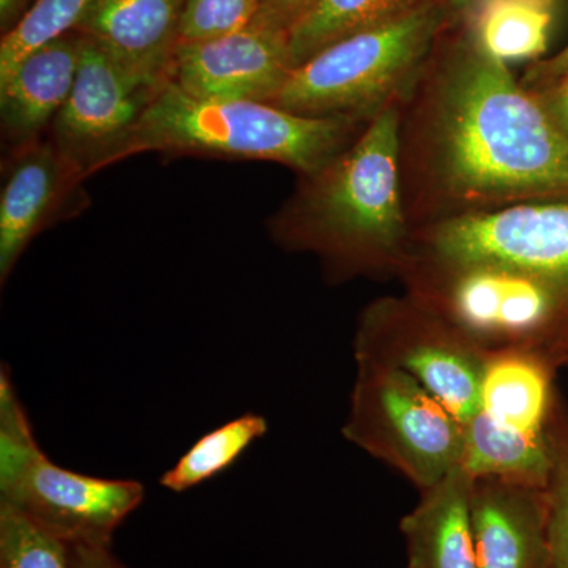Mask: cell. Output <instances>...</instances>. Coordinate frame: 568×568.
<instances>
[{
	"label": "cell",
	"instance_id": "30bf717a",
	"mask_svg": "<svg viewBox=\"0 0 568 568\" xmlns=\"http://www.w3.org/2000/svg\"><path fill=\"white\" fill-rule=\"evenodd\" d=\"M409 254L510 265L568 290V200L511 205L425 224L413 231Z\"/></svg>",
	"mask_w": 568,
	"mask_h": 568
},
{
	"label": "cell",
	"instance_id": "8992f818",
	"mask_svg": "<svg viewBox=\"0 0 568 568\" xmlns=\"http://www.w3.org/2000/svg\"><path fill=\"white\" fill-rule=\"evenodd\" d=\"M142 499L140 481L85 476L51 462L10 372L0 373V504L67 547H111Z\"/></svg>",
	"mask_w": 568,
	"mask_h": 568
},
{
	"label": "cell",
	"instance_id": "83f0119b",
	"mask_svg": "<svg viewBox=\"0 0 568 568\" xmlns=\"http://www.w3.org/2000/svg\"><path fill=\"white\" fill-rule=\"evenodd\" d=\"M568 74V44L558 54L549 59H541V61L529 63L528 69L525 71V78L521 84L529 91L545 88V85L552 84V82L562 80Z\"/></svg>",
	"mask_w": 568,
	"mask_h": 568
},
{
	"label": "cell",
	"instance_id": "9c48e42d",
	"mask_svg": "<svg viewBox=\"0 0 568 568\" xmlns=\"http://www.w3.org/2000/svg\"><path fill=\"white\" fill-rule=\"evenodd\" d=\"M168 81L84 37L77 81L52 122L51 141L82 179L119 162L134 126Z\"/></svg>",
	"mask_w": 568,
	"mask_h": 568
},
{
	"label": "cell",
	"instance_id": "4316f807",
	"mask_svg": "<svg viewBox=\"0 0 568 568\" xmlns=\"http://www.w3.org/2000/svg\"><path fill=\"white\" fill-rule=\"evenodd\" d=\"M536 93L538 102L544 106L545 112L568 142V74L562 80L545 85V88L530 91Z\"/></svg>",
	"mask_w": 568,
	"mask_h": 568
},
{
	"label": "cell",
	"instance_id": "2e32d148",
	"mask_svg": "<svg viewBox=\"0 0 568 568\" xmlns=\"http://www.w3.org/2000/svg\"><path fill=\"white\" fill-rule=\"evenodd\" d=\"M470 489L473 478L458 466L420 493L417 506L399 523L407 568H477Z\"/></svg>",
	"mask_w": 568,
	"mask_h": 568
},
{
	"label": "cell",
	"instance_id": "9a60e30c",
	"mask_svg": "<svg viewBox=\"0 0 568 568\" xmlns=\"http://www.w3.org/2000/svg\"><path fill=\"white\" fill-rule=\"evenodd\" d=\"M185 0H93L77 31L149 73L170 77Z\"/></svg>",
	"mask_w": 568,
	"mask_h": 568
},
{
	"label": "cell",
	"instance_id": "52a82bcc",
	"mask_svg": "<svg viewBox=\"0 0 568 568\" xmlns=\"http://www.w3.org/2000/svg\"><path fill=\"white\" fill-rule=\"evenodd\" d=\"M355 364L343 436L418 491L435 487L462 465V422L416 377L386 365Z\"/></svg>",
	"mask_w": 568,
	"mask_h": 568
},
{
	"label": "cell",
	"instance_id": "4fadbf2b",
	"mask_svg": "<svg viewBox=\"0 0 568 568\" xmlns=\"http://www.w3.org/2000/svg\"><path fill=\"white\" fill-rule=\"evenodd\" d=\"M0 196V278L6 282L32 239L82 181L52 141L18 148Z\"/></svg>",
	"mask_w": 568,
	"mask_h": 568
},
{
	"label": "cell",
	"instance_id": "f546056e",
	"mask_svg": "<svg viewBox=\"0 0 568 568\" xmlns=\"http://www.w3.org/2000/svg\"><path fill=\"white\" fill-rule=\"evenodd\" d=\"M26 6H28V0H0V24H2V29L10 31L21 20L22 14L28 11Z\"/></svg>",
	"mask_w": 568,
	"mask_h": 568
},
{
	"label": "cell",
	"instance_id": "8fae6325",
	"mask_svg": "<svg viewBox=\"0 0 568 568\" xmlns=\"http://www.w3.org/2000/svg\"><path fill=\"white\" fill-rule=\"evenodd\" d=\"M294 69L287 33L253 21L215 39L179 43L170 80L194 99L271 103Z\"/></svg>",
	"mask_w": 568,
	"mask_h": 568
},
{
	"label": "cell",
	"instance_id": "ba28073f",
	"mask_svg": "<svg viewBox=\"0 0 568 568\" xmlns=\"http://www.w3.org/2000/svg\"><path fill=\"white\" fill-rule=\"evenodd\" d=\"M354 357L416 377L463 425L480 409L488 355L405 293L383 295L362 310Z\"/></svg>",
	"mask_w": 568,
	"mask_h": 568
},
{
	"label": "cell",
	"instance_id": "6da1fadb",
	"mask_svg": "<svg viewBox=\"0 0 568 568\" xmlns=\"http://www.w3.org/2000/svg\"><path fill=\"white\" fill-rule=\"evenodd\" d=\"M398 141L414 230L568 200V142L510 65L462 28L440 33L399 112Z\"/></svg>",
	"mask_w": 568,
	"mask_h": 568
},
{
	"label": "cell",
	"instance_id": "277c9868",
	"mask_svg": "<svg viewBox=\"0 0 568 568\" xmlns=\"http://www.w3.org/2000/svg\"><path fill=\"white\" fill-rule=\"evenodd\" d=\"M368 123L316 119L248 100H201L164 82L134 126L122 160L140 152L264 160L298 175L316 173Z\"/></svg>",
	"mask_w": 568,
	"mask_h": 568
},
{
	"label": "cell",
	"instance_id": "ac0fdd59",
	"mask_svg": "<svg viewBox=\"0 0 568 568\" xmlns=\"http://www.w3.org/2000/svg\"><path fill=\"white\" fill-rule=\"evenodd\" d=\"M462 469L476 480L497 477L547 488L551 452L545 433H523L497 424L478 409L463 425Z\"/></svg>",
	"mask_w": 568,
	"mask_h": 568
},
{
	"label": "cell",
	"instance_id": "cb8c5ba5",
	"mask_svg": "<svg viewBox=\"0 0 568 568\" xmlns=\"http://www.w3.org/2000/svg\"><path fill=\"white\" fill-rule=\"evenodd\" d=\"M0 568H71L69 547L0 504Z\"/></svg>",
	"mask_w": 568,
	"mask_h": 568
},
{
	"label": "cell",
	"instance_id": "4dcf8cb0",
	"mask_svg": "<svg viewBox=\"0 0 568 568\" xmlns=\"http://www.w3.org/2000/svg\"><path fill=\"white\" fill-rule=\"evenodd\" d=\"M444 13H446L447 29L457 28L463 14L469 9L474 0H439Z\"/></svg>",
	"mask_w": 568,
	"mask_h": 568
},
{
	"label": "cell",
	"instance_id": "603a6c76",
	"mask_svg": "<svg viewBox=\"0 0 568 568\" xmlns=\"http://www.w3.org/2000/svg\"><path fill=\"white\" fill-rule=\"evenodd\" d=\"M551 469L547 488L548 568H568V407L559 398L548 424Z\"/></svg>",
	"mask_w": 568,
	"mask_h": 568
},
{
	"label": "cell",
	"instance_id": "7a4b0ae2",
	"mask_svg": "<svg viewBox=\"0 0 568 568\" xmlns=\"http://www.w3.org/2000/svg\"><path fill=\"white\" fill-rule=\"evenodd\" d=\"M402 106L381 112L331 163L301 175L272 219L275 241L315 254L334 283L396 278L406 263L414 227L399 173Z\"/></svg>",
	"mask_w": 568,
	"mask_h": 568
},
{
	"label": "cell",
	"instance_id": "d4e9b609",
	"mask_svg": "<svg viewBox=\"0 0 568 568\" xmlns=\"http://www.w3.org/2000/svg\"><path fill=\"white\" fill-rule=\"evenodd\" d=\"M257 0H185L181 41H201L241 31L252 24Z\"/></svg>",
	"mask_w": 568,
	"mask_h": 568
},
{
	"label": "cell",
	"instance_id": "484cf974",
	"mask_svg": "<svg viewBox=\"0 0 568 568\" xmlns=\"http://www.w3.org/2000/svg\"><path fill=\"white\" fill-rule=\"evenodd\" d=\"M315 2L316 0H257L254 22L287 33Z\"/></svg>",
	"mask_w": 568,
	"mask_h": 568
},
{
	"label": "cell",
	"instance_id": "5bb4252c",
	"mask_svg": "<svg viewBox=\"0 0 568 568\" xmlns=\"http://www.w3.org/2000/svg\"><path fill=\"white\" fill-rule=\"evenodd\" d=\"M84 37L71 32L22 58L0 78L3 136L18 148L39 140L69 100L80 70Z\"/></svg>",
	"mask_w": 568,
	"mask_h": 568
},
{
	"label": "cell",
	"instance_id": "7402d4cb",
	"mask_svg": "<svg viewBox=\"0 0 568 568\" xmlns=\"http://www.w3.org/2000/svg\"><path fill=\"white\" fill-rule=\"evenodd\" d=\"M93 0H33L0 43V78L37 48L77 31Z\"/></svg>",
	"mask_w": 568,
	"mask_h": 568
},
{
	"label": "cell",
	"instance_id": "ffe728a7",
	"mask_svg": "<svg viewBox=\"0 0 568 568\" xmlns=\"http://www.w3.org/2000/svg\"><path fill=\"white\" fill-rule=\"evenodd\" d=\"M437 0H316L287 32L294 67L354 33L390 24Z\"/></svg>",
	"mask_w": 568,
	"mask_h": 568
},
{
	"label": "cell",
	"instance_id": "7c38bea8",
	"mask_svg": "<svg viewBox=\"0 0 568 568\" xmlns=\"http://www.w3.org/2000/svg\"><path fill=\"white\" fill-rule=\"evenodd\" d=\"M470 528L477 568H548L545 488L476 478L470 489Z\"/></svg>",
	"mask_w": 568,
	"mask_h": 568
},
{
	"label": "cell",
	"instance_id": "e0dca14e",
	"mask_svg": "<svg viewBox=\"0 0 568 568\" xmlns=\"http://www.w3.org/2000/svg\"><path fill=\"white\" fill-rule=\"evenodd\" d=\"M558 369L519 351L489 354L480 384V410L497 424L523 433L547 432L560 395Z\"/></svg>",
	"mask_w": 568,
	"mask_h": 568
},
{
	"label": "cell",
	"instance_id": "d6986e66",
	"mask_svg": "<svg viewBox=\"0 0 568 568\" xmlns=\"http://www.w3.org/2000/svg\"><path fill=\"white\" fill-rule=\"evenodd\" d=\"M559 0H474L457 28L506 62L541 61Z\"/></svg>",
	"mask_w": 568,
	"mask_h": 568
},
{
	"label": "cell",
	"instance_id": "5b68a950",
	"mask_svg": "<svg viewBox=\"0 0 568 568\" xmlns=\"http://www.w3.org/2000/svg\"><path fill=\"white\" fill-rule=\"evenodd\" d=\"M447 20L439 0L354 33L295 67L271 104L316 119L369 123L414 91Z\"/></svg>",
	"mask_w": 568,
	"mask_h": 568
},
{
	"label": "cell",
	"instance_id": "44dd1931",
	"mask_svg": "<svg viewBox=\"0 0 568 568\" xmlns=\"http://www.w3.org/2000/svg\"><path fill=\"white\" fill-rule=\"evenodd\" d=\"M267 420L260 414H244L200 437L170 470L160 485L173 493H185L219 476L245 454L254 440L267 433Z\"/></svg>",
	"mask_w": 568,
	"mask_h": 568
},
{
	"label": "cell",
	"instance_id": "3957f363",
	"mask_svg": "<svg viewBox=\"0 0 568 568\" xmlns=\"http://www.w3.org/2000/svg\"><path fill=\"white\" fill-rule=\"evenodd\" d=\"M396 278L413 297L489 355L519 351L568 366V290L510 265L409 254Z\"/></svg>",
	"mask_w": 568,
	"mask_h": 568
},
{
	"label": "cell",
	"instance_id": "f1b7e54d",
	"mask_svg": "<svg viewBox=\"0 0 568 568\" xmlns=\"http://www.w3.org/2000/svg\"><path fill=\"white\" fill-rule=\"evenodd\" d=\"M71 568H125L111 547H69Z\"/></svg>",
	"mask_w": 568,
	"mask_h": 568
}]
</instances>
